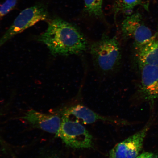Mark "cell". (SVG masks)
Returning <instances> with one entry per match:
<instances>
[{
  "instance_id": "obj_12",
  "label": "cell",
  "mask_w": 158,
  "mask_h": 158,
  "mask_svg": "<svg viewBox=\"0 0 158 158\" xmlns=\"http://www.w3.org/2000/svg\"><path fill=\"white\" fill-rule=\"evenodd\" d=\"M141 3V0H120L118 12L121 11L128 15L131 14L134 9Z\"/></svg>"
},
{
  "instance_id": "obj_3",
  "label": "cell",
  "mask_w": 158,
  "mask_h": 158,
  "mask_svg": "<svg viewBox=\"0 0 158 158\" xmlns=\"http://www.w3.org/2000/svg\"><path fill=\"white\" fill-rule=\"evenodd\" d=\"M48 15L47 6L43 3H38L23 10L0 39V47L15 35L22 32L39 22L47 19Z\"/></svg>"
},
{
  "instance_id": "obj_10",
  "label": "cell",
  "mask_w": 158,
  "mask_h": 158,
  "mask_svg": "<svg viewBox=\"0 0 158 158\" xmlns=\"http://www.w3.org/2000/svg\"><path fill=\"white\" fill-rule=\"evenodd\" d=\"M136 49L140 64L158 66V34Z\"/></svg>"
},
{
  "instance_id": "obj_6",
  "label": "cell",
  "mask_w": 158,
  "mask_h": 158,
  "mask_svg": "<svg viewBox=\"0 0 158 158\" xmlns=\"http://www.w3.org/2000/svg\"><path fill=\"white\" fill-rule=\"evenodd\" d=\"M149 126L120 142L110 150V158H137L143 147Z\"/></svg>"
},
{
  "instance_id": "obj_7",
  "label": "cell",
  "mask_w": 158,
  "mask_h": 158,
  "mask_svg": "<svg viewBox=\"0 0 158 158\" xmlns=\"http://www.w3.org/2000/svg\"><path fill=\"white\" fill-rule=\"evenodd\" d=\"M22 118L35 127L56 135L62 122V118L57 114L43 113L34 110L27 111Z\"/></svg>"
},
{
  "instance_id": "obj_1",
  "label": "cell",
  "mask_w": 158,
  "mask_h": 158,
  "mask_svg": "<svg viewBox=\"0 0 158 158\" xmlns=\"http://www.w3.org/2000/svg\"><path fill=\"white\" fill-rule=\"evenodd\" d=\"M54 56H69L84 52L87 42L77 27L56 17L49 22L46 31L39 37Z\"/></svg>"
},
{
  "instance_id": "obj_14",
  "label": "cell",
  "mask_w": 158,
  "mask_h": 158,
  "mask_svg": "<svg viewBox=\"0 0 158 158\" xmlns=\"http://www.w3.org/2000/svg\"><path fill=\"white\" fill-rule=\"evenodd\" d=\"M137 158H158V157L155 154L145 152L138 156Z\"/></svg>"
},
{
  "instance_id": "obj_4",
  "label": "cell",
  "mask_w": 158,
  "mask_h": 158,
  "mask_svg": "<svg viewBox=\"0 0 158 158\" xmlns=\"http://www.w3.org/2000/svg\"><path fill=\"white\" fill-rule=\"evenodd\" d=\"M56 135L66 145L74 149H86L93 145L92 135L82 124L64 115Z\"/></svg>"
},
{
  "instance_id": "obj_8",
  "label": "cell",
  "mask_w": 158,
  "mask_h": 158,
  "mask_svg": "<svg viewBox=\"0 0 158 158\" xmlns=\"http://www.w3.org/2000/svg\"><path fill=\"white\" fill-rule=\"evenodd\" d=\"M63 115L84 124H91L98 121L119 124L126 123L123 120L101 115L86 106L80 104L67 109Z\"/></svg>"
},
{
  "instance_id": "obj_5",
  "label": "cell",
  "mask_w": 158,
  "mask_h": 158,
  "mask_svg": "<svg viewBox=\"0 0 158 158\" xmlns=\"http://www.w3.org/2000/svg\"><path fill=\"white\" fill-rule=\"evenodd\" d=\"M122 36L124 39H133L136 49L143 45L153 35L143 22L141 14L136 12L127 16L121 24Z\"/></svg>"
},
{
  "instance_id": "obj_11",
  "label": "cell",
  "mask_w": 158,
  "mask_h": 158,
  "mask_svg": "<svg viewBox=\"0 0 158 158\" xmlns=\"http://www.w3.org/2000/svg\"><path fill=\"white\" fill-rule=\"evenodd\" d=\"M85 11L89 15L98 18L103 17V0H84Z\"/></svg>"
},
{
  "instance_id": "obj_2",
  "label": "cell",
  "mask_w": 158,
  "mask_h": 158,
  "mask_svg": "<svg viewBox=\"0 0 158 158\" xmlns=\"http://www.w3.org/2000/svg\"><path fill=\"white\" fill-rule=\"evenodd\" d=\"M89 49L94 66L102 73H111L120 67L122 51L116 37L104 35L90 45Z\"/></svg>"
},
{
  "instance_id": "obj_9",
  "label": "cell",
  "mask_w": 158,
  "mask_h": 158,
  "mask_svg": "<svg viewBox=\"0 0 158 158\" xmlns=\"http://www.w3.org/2000/svg\"><path fill=\"white\" fill-rule=\"evenodd\" d=\"M140 64V92L145 99L152 101L158 98V66Z\"/></svg>"
},
{
  "instance_id": "obj_13",
  "label": "cell",
  "mask_w": 158,
  "mask_h": 158,
  "mask_svg": "<svg viewBox=\"0 0 158 158\" xmlns=\"http://www.w3.org/2000/svg\"><path fill=\"white\" fill-rule=\"evenodd\" d=\"M18 0H6L0 7V20L12 10L16 5Z\"/></svg>"
}]
</instances>
